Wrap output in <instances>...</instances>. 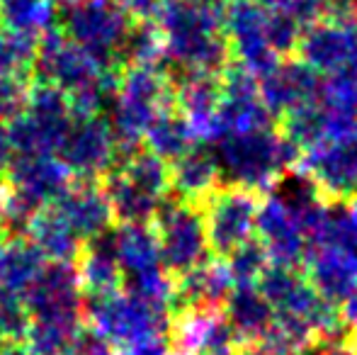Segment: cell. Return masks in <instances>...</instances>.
Returning <instances> with one entry per match:
<instances>
[{"label": "cell", "instance_id": "7a4b0ae2", "mask_svg": "<svg viewBox=\"0 0 357 355\" xmlns=\"http://www.w3.org/2000/svg\"><path fill=\"white\" fill-rule=\"evenodd\" d=\"M214 153L224 185H236L250 192H268L278 188L289 171H294L301 149L282 132L270 127L248 134H229L216 142Z\"/></svg>", "mask_w": 357, "mask_h": 355}, {"label": "cell", "instance_id": "d6986e66", "mask_svg": "<svg viewBox=\"0 0 357 355\" xmlns=\"http://www.w3.org/2000/svg\"><path fill=\"white\" fill-rule=\"evenodd\" d=\"M321 88V76L304 61H280L270 73L260 78V98L273 114L287 112L314 103Z\"/></svg>", "mask_w": 357, "mask_h": 355}, {"label": "cell", "instance_id": "1f68e13d", "mask_svg": "<svg viewBox=\"0 0 357 355\" xmlns=\"http://www.w3.org/2000/svg\"><path fill=\"white\" fill-rule=\"evenodd\" d=\"M229 270H231V278H234V287L236 285H258L260 278L265 275L273 263H270L268 253H265L263 243L260 241H248L243 243L241 248H236L229 258Z\"/></svg>", "mask_w": 357, "mask_h": 355}, {"label": "cell", "instance_id": "816d5d0a", "mask_svg": "<svg viewBox=\"0 0 357 355\" xmlns=\"http://www.w3.org/2000/svg\"><path fill=\"white\" fill-rule=\"evenodd\" d=\"M0 3H3V0H0Z\"/></svg>", "mask_w": 357, "mask_h": 355}, {"label": "cell", "instance_id": "8992f818", "mask_svg": "<svg viewBox=\"0 0 357 355\" xmlns=\"http://www.w3.org/2000/svg\"><path fill=\"white\" fill-rule=\"evenodd\" d=\"M83 317L85 324L105 333L122 351L149 338H168L170 319H173L168 309L153 307L137 294H129L127 289L105 297H85Z\"/></svg>", "mask_w": 357, "mask_h": 355}, {"label": "cell", "instance_id": "bcb514c9", "mask_svg": "<svg viewBox=\"0 0 357 355\" xmlns=\"http://www.w3.org/2000/svg\"><path fill=\"white\" fill-rule=\"evenodd\" d=\"M3 188H5V178H0V195H3Z\"/></svg>", "mask_w": 357, "mask_h": 355}, {"label": "cell", "instance_id": "ee69618b", "mask_svg": "<svg viewBox=\"0 0 357 355\" xmlns=\"http://www.w3.org/2000/svg\"><path fill=\"white\" fill-rule=\"evenodd\" d=\"M192 3H219V0H192Z\"/></svg>", "mask_w": 357, "mask_h": 355}, {"label": "cell", "instance_id": "9c48e42d", "mask_svg": "<svg viewBox=\"0 0 357 355\" xmlns=\"http://www.w3.org/2000/svg\"><path fill=\"white\" fill-rule=\"evenodd\" d=\"M109 68L100 66L85 49L71 42L59 24L39 34V54L34 63V81L52 83L75 98L100 81Z\"/></svg>", "mask_w": 357, "mask_h": 355}, {"label": "cell", "instance_id": "f35d334b", "mask_svg": "<svg viewBox=\"0 0 357 355\" xmlns=\"http://www.w3.org/2000/svg\"><path fill=\"white\" fill-rule=\"evenodd\" d=\"M13 158H15V151L8 137V124H5V119H0V178L5 176V171H8Z\"/></svg>", "mask_w": 357, "mask_h": 355}, {"label": "cell", "instance_id": "d6a6232c", "mask_svg": "<svg viewBox=\"0 0 357 355\" xmlns=\"http://www.w3.org/2000/svg\"><path fill=\"white\" fill-rule=\"evenodd\" d=\"M29 322H32V317L24 307L22 294L0 289V351L8 343L24 341Z\"/></svg>", "mask_w": 357, "mask_h": 355}, {"label": "cell", "instance_id": "8fae6325", "mask_svg": "<svg viewBox=\"0 0 357 355\" xmlns=\"http://www.w3.org/2000/svg\"><path fill=\"white\" fill-rule=\"evenodd\" d=\"M119 142L105 114L75 112L71 129L59 149V158L68 166L73 178L100 180L117 163Z\"/></svg>", "mask_w": 357, "mask_h": 355}, {"label": "cell", "instance_id": "5b68a950", "mask_svg": "<svg viewBox=\"0 0 357 355\" xmlns=\"http://www.w3.org/2000/svg\"><path fill=\"white\" fill-rule=\"evenodd\" d=\"M158 236L160 261L170 278L190 273L212 258L202 207L170 195L151 222Z\"/></svg>", "mask_w": 357, "mask_h": 355}, {"label": "cell", "instance_id": "4dcf8cb0", "mask_svg": "<svg viewBox=\"0 0 357 355\" xmlns=\"http://www.w3.org/2000/svg\"><path fill=\"white\" fill-rule=\"evenodd\" d=\"M316 100L331 112L357 119V73L343 71L324 76Z\"/></svg>", "mask_w": 357, "mask_h": 355}, {"label": "cell", "instance_id": "f1b7e54d", "mask_svg": "<svg viewBox=\"0 0 357 355\" xmlns=\"http://www.w3.org/2000/svg\"><path fill=\"white\" fill-rule=\"evenodd\" d=\"M0 24L15 32L42 34L59 24L56 0H3Z\"/></svg>", "mask_w": 357, "mask_h": 355}, {"label": "cell", "instance_id": "e575fe53", "mask_svg": "<svg viewBox=\"0 0 357 355\" xmlns=\"http://www.w3.org/2000/svg\"><path fill=\"white\" fill-rule=\"evenodd\" d=\"M270 8L282 10L299 27H309L326 17V0H275Z\"/></svg>", "mask_w": 357, "mask_h": 355}, {"label": "cell", "instance_id": "cb8c5ba5", "mask_svg": "<svg viewBox=\"0 0 357 355\" xmlns=\"http://www.w3.org/2000/svg\"><path fill=\"white\" fill-rule=\"evenodd\" d=\"M47 256L29 236L0 239V289L24 294L47 266Z\"/></svg>", "mask_w": 357, "mask_h": 355}, {"label": "cell", "instance_id": "4316f807", "mask_svg": "<svg viewBox=\"0 0 357 355\" xmlns=\"http://www.w3.org/2000/svg\"><path fill=\"white\" fill-rule=\"evenodd\" d=\"M197 137H195L192 124L188 122L183 112L175 107H165L151 119L149 129L144 134V146L151 153L160 156L163 161L173 163L188 151L197 146Z\"/></svg>", "mask_w": 357, "mask_h": 355}, {"label": "cell", "instance_id": "60d3db41", "mask_svg": "<svg viewBox=\"0 0 357 355\" xmlns=\"http://www.w3.org/2000/svg\"><path fill=\"white\" fill-rule=\"evenodd\" d=\"M0 355H34V351L24 341H17V343H8V346L0 351Z\"/></svg>", "mask_w": 357, "mask_h": 355}, {"label": "cell", "instance_id": "44dd1931", "mask_svg": "<svg viewBox=\"0 0 357 355\" xmlns=\"http://www.w3.org/2000/svg\"><path fill=\"white\" fill-rule=\"evenodd\" d=\"M112 232L102 234L93 241H85L83 253L75 261L85 297H105V294H114L124 289V273L117 261Z\"/></svg>", "mask_w": 357, "mask_h": 355}, {"label": "cell", "instance_id": "7bdbcfd3", "mask_svg": "<svg viewBox=\"0 0 357 355\" xmlns=\"http://www.w3.org/2000/svg\"><path fill=\"white\" fill-rule=\"evenodd\" d=\"M348 346H350V351H353V355H357V328H355V333L348 338Z\"/></svg>", "mask_w": 357, "mask_h": 355}, {"label": "cell", "instance_id": "2e32d148", "mask_svg": "<svg viewBox=\"0 0 357 355\" xmlns=\"http://www.w3.org/2000/svg\"><path fill=\"white\" fill-rule=\"evenodd\" d=\"M5 183L13 192L24 197L34 209L52 207L61 192L73 183V173L56 153L15 156L5 171Z\"/></svg>", "mask_w": 357, "mask_h": 355}, {"label": "cell", "instance_id": "30bf717a", "mask_svg": "<svg viewBox=\"0 0 357 355\" xmlns=\"http://www.w3.org/2000/svg\"><path fill=\"white\" fill-rule=\"evenodd\" d=\"M255 236L263 243L273 266L291 270L304 266L306 248H309V227L304 214L280 190L268 192L260 202Z\"/></svg>", "mask_w": 357, "mask_h": 355}, {"label": "cell", "instance_id": "ba28073f", "mask_svg": "<svg viewBox=\"0 0 357 355\" xmlns=\"http://www.w3.org/2000/svg\"><path fill=\"white\" fill-rule=\"evenodd\" d=\"M221 15H224V34L229 39L231 56L258 81L282 61V56L270 44V5L258 0H224Z\"/></svg>", "mask_w": 357, "mask_h": 355}, {"label": "cell", "instance_id": "ab89813d", "mask_svg": "<svg viewBox=\"0 0 357 355\" xmlns=\"http://www.w3.org/2000/svg\"><path fill=\"white\" fill-rule=\"evenodd\" d=\"M338 312H340V322H343L345 326L357 328V287L340 302Z\"/></svg>", "mask_w": 357, "mask_h": 355}, {"label": "cell", "instance_id": "b9f144b4", "mask_svg": "<svg viewBox=\"0 0 357 355\" xmlns=\"http://www.w3.org/2000/svg\"><path fill=\"white\" fill-rule=\"evenodd\" d=\"M350 214H353V219H355V224H357V192L353 195V197H350Z\"/></svg>", "mask_w": 357, "mask_h": 355}, {"label": "cell", "instance_id": "4fadbf2b", "mask_svg": "<svg viewBox=\"0 0 357 355\" xmlns=\"http://www.w3.org/2000/svg\"><path fill=\"white\" fill-rule=\"evenodd\" d=\"M294 171L309 178L324 197L350 199L357 192V129L301 151Z\"/></svg>", "mask_w": 357, "mask_h": 355}, {"label": "cell", "instance_id": "277c9868", "mask_svg": "<svg viewBox=\"0 0 357 355\" xmlns=\"http://www.w3.org/2000/svg\"><path fill=\"white\" fill-rule=\"evenodd\" d=\"M137 17L117 0H75L59 15V27L71 42L109 71L119 68V52Z\"/></svg>", "mask_w": 357, "mask_h": 355}, {"label": "cell", "instance_id": "3957f363", "mask_svg": "<svg viewBox=\"0 0 357 355\" xmlns=\"http://www.w3.org/2000/svg\"><path fill=\"white\" fill-rule=\"evenodd\" d=\"M306 278L328 302H343L357 287V224L350 209L326 204L309 232Z\"/></svg>", "mask_w": 357, "mask_h": 355}, {"label": "cell", "instance_id": "d590c367", "mask_svg": "<svg viewBox=\"0 0 357 355\" xmlns=\"http://www.w3.org/2000/svg\"><path fill=\"white\" fill-rule=\"evenodd\" d=\"M241 355H296L291 353V348H287L273 331L268 333L265 338L260 341H253V343H243L241 348Z\"/></svg>", "mask_w": 357, "mask_h": 355}, {"label": "cell", "instance_id": "83f0119b", "mask_svg": "<svg viewBox=\"0 0 357 355\" xmlns=\"http://www.w3.org/2000/svg\"><path fill=\"white\" fill-rule=\"evenodd\" d=\"M39 54V34L0 29V76L34 81V63Z\"/></svg>", "mask_w": 357, "mask_h": 355}, {"label": "cell", "instance_id": "7dc6e473", "mask_svg": "<svg viewBox=\"0 0 357 355\" xmlns=\"http://www.w3.org/2000/svg\"><path fill=\"white\" fill-rule=\"evenodd\" d=\"M59 3H63V5H68V3H75V0H59Z\"/></svg>", "mask_w": 357, "mask_h": 355}, {"label": "cell", "instance_id": "52a82bcc", "mask_svg": "<svg viewBox=\"0 0 357 355\" xmlns=\"http://www.w3.org/2000/svg\"><path fill=\"white\" fill-rule=\"evenodd\" d=\"M204 214V227L212 256L229 258L236 248L255 239V224H258L260 199L258 192L224 185L199 202Z\"/></svg>", "mask_w": 357, "mask_h": 355}, {"label": "cell", "instance_id": "ffe728a7", "mask_svg": "<svg viewBox=\"0 0 357 355\" xmlns=\"http://www.w3.org/2000/svg\"><path fill=\"white\" fill-rule=\"evenodd\" d=\"M112 236L117 261L124 273V285L158 273H168L160 261L158 236L151 224H117Z\"/></svg>", "mask_w": 357, "mask_h": 355}, {"label": "cell", "instance_id": "7402d4cb", "mask_svg": "<svg viewBox=\"0 0 357 355\" xmlns=\"http://www.w3.org/2000/svg\"><path fill=\"white\" fill-rule=\"evenodd\" d=\"M224 314L241 343L260 341L275 328V312L258 285H236L224 302Z\"/></svg>", "mask_w": 357, "mask_h": 355}, {"label": "cell", "instance_id": "603a6c76", "mask_svg": "<svg viewBox=\"0 0 357 355\" xmlns=\"http://www.w3.org/2000/svg\"><path fill=\"white\" fill-rule=\"evenodd\" d=\"M170 180H173V195L178 197L195 204L207 199L221 185V171L214 149L197 144L192 151L170 163Z\"/></svg>", "mask_w": 357, "mask_h": 355}, {"label": "cell", "instance_id": "f6af8a7d", "mask_svg": "<svg viewBox=\"0 0 357 355\" xmlns=\"http://www.w3.org/2000/svg\"><path fill=\"white\" fill-rule=\"evenodd\" d=\"M258 3H263V5H273L275 0H258Z\"/></svg>", "mask_w": 357, "mask_h": 355}, {"label": "cell", "instance_id": "ac0fdd59", "mask_svg": "<svg viewBox=\"0 0 357 355\" xmlns=\"http://www.w3.org/2000/svg\"><path fill=\"white\" fill-rule=\"evenodd\" d=\"M231 289H234V278L226 258H209L207 263L175 278L170 317L185 309H221Z\"/></svg>", "mask_w": 357, "mask_h": 355}, {"label": "cell", "instance_id": "d4e9b609", "mask_svg": "<svg viewBox=\"0 0 357 355\" xmlns=\"http://www.w3.org/2000/svg\"><path fill=\"white\" fill-rule=\"evenodd\" d=\"M100 185L112 204L117 224H151L158 214L160 204L165 202V199H158L142 190L117 168H112L107 176L100 178Z\"/></svg>", "mask_w": 357, "mask_h": 355}, {"label": "cell", "instance_id": "836d02e7", "mask_svg": "<svg viewBox=\"0 0 357 355\" xmlns=\"http://www.w3.org/2000/svg\"><path fill=\"white\" fill-rule=\"evenodd\" d=\"M71 355H119V353H117V346H114L105 333H100L98 328L90 326V324H83V326L75 331Z\"/></svg>", "mask_w": 357, "mask_h": 355}, {"label": "cell", "instance_id": "9a60e30c", "mask_svg": "<svg viewBox=\"0 0 357 355\" xmlns=\"http://www.w3.org/2000/svg\"><path fill=\"white\" fill-rule=\"evenodd\" d=\"M299 59L319 76L357 73V17L348 22H314L301 32L296 44Z\"/></svg>", "mask_w": 357, "mask_h": 355}, {"label": "cell", "instance_id": "484cf974", "mask_svg": "<svg viewBox=\"0 0 357 355\" xmlns=\"http://www.w3.org/2000/svg\"><path fill=\"white\" fill-rule=\"evenodd\" d=\"M27 236L47 256V261L75 263L85 246L83 239L68 227V222L54 207H44L34 214L29 222Z\"/></svg>", "mask_w": 357, "mask_h": 355}, {"label": "cell", "instance_id": "f907efd6", "mask_svg": "<svg viewBox=\"0 0 357 355\" xmlns=\"http://www.w3.org/2000/svg\"><path fill=\"white\" fill-rule=\"evenodd\" d=\"M0 29H3V24H0Z\"/></svg>", "mask_w": 357, "mask_h": 355}, {"label": "cell", "instance_id": "e0dca14e", "mask_svg": "<svg viewBox=\"0 0 357 355\" xmlns=\"http://www.w3.org/2000/svg\"><path fill=\"white\" fill-rule=\"evenodd\" d=\"M52 207L66 219L68 227L83 241H93L117 227L112 204H109L100 180L75 178Z\"/></svg>", "mask_w": 357, "mask_h": 355}, {"label": "cell", "instance_id": "f546056e", "mask_svg": "<svg viewBox=\"0 0 357 355\" xmlns=\"http://www.w3.org/2000/svg\"><path fill=\"white\" fill-rule=\"evenodd\" d=\"M85 324V322H83ZM80 324V326H83ZM80 326L59 322H37L32 319L27 328L24 343L34 351V355H71L73 338Z\"/></svg>", "mask_w": 357, "mask_h": 355}, {"label": "cell", "instance_id": "6da1fadb", "mask_svg": "<svg viewBox=\"0 0 357 355\" xmlns=\"http://www.w3.org/2000/svg\"><path fill=\"white\" fill-rule=\"evenodd\" d=\"M165 42L163 63L173 71L221 73L231 63L221 3L160 0L153 13Z\"/></svg>", "mask_w": 357, "mask_h": 355}, {"label": "cell", "instance_id": "7c38bea8", "mask_svg": "<svg viewBox=\"0 0 357 355\" xmlns=\"http://www.w3.org/2000/svg\"><path fill=\"white\" fill-rule=\"evenodd\" d=\"M22 299L29 317L37 322H59L71 326H80L85 322V294L75 263L49 261L22 294Z\"/></svg>", "mask_w": 357, "mask_h": 355}, {"label": "cell", "instance_id": "74e56055", "mask_svg": "<svg viewBox=\"0 0 357 355\" xmlns=\"http://www.w3.org/2000/svg\"><path fill=\"white\" fill-rule=\"evenodd\" d=\"M117 3L124 5L134 17L149 20V17H153V13H155V8H158L160 0H117Z\"/></svg>", "mask_w": 357, "mask_h": 355}, {"label": "cell", "instance_id": "5bb4252c", "mask_svg": "<svg viewBox=\"0 0 357 355\" xmlns=\"http://www.w3.org/2000/svg\"><path fill=\"white\" fill-rule=\"evenodd\" d=\"M221 105L219 122L224 137L248 134L273 127V112L260 98V83L241 63L231 61L221 71Z\"/></svg>", "mask_w": 357, "mask_h": 355}, {"label": "cell", "instance_id": "c3c4849f", "mask_svg": "<svg viewBox=\"0 0 357 355\" xmlns=\"http://www.w3.org/2000/svg\"><path fill=\"white\" fill-rule=\"evenodd\" d=\"M170 355H190V353H175V351H173V353H170Z\"/></svg>", "mask_w": 357, "mask_h": 355}, {"label": "cell", "instance_id": "8d00e7d4", "mask_svg": "<svg viewBox=\"0 0 357 355\" xmlns=\"http://www.w3.org/2000/svg\"><path fill=\"white\" fill-rule=\"evenodd\" d=\"M357 17V0H326V20L348 22Z\"/></svg>", "mask_w": 357, "mask_h": 355}, {"label": "cell", "instance_id": "681fc988", "mask_svg": "<svg viewBox=\"0 0 357 355\" xmlns=\"http://www.w3.org/2000/svg\"><path fill=\"white\" fill-rule=\"evenodd\" d=\"M316 355H321V353H319V351H316Z\"/></svg>", "mask_w": 357, "mask_h": 355}]
</instances>
